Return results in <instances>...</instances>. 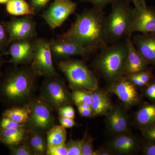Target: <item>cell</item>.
I'll list each match as a JSON object with an SVG mask.
<instances>
[{"mask_svg":"<svg viewBox=\"0 0 155 155\" xmlns=\"http://www.w3.org/2000/svg\"><path fill=\"white\" fill-rule=\"evenodd\" d=\"M117 0H82V2L91 3L97 8L104 9L108 5L112 4Z\"/></svg>","mask_w":155,"mask_h":155,"instance_id":"38","label":"cell"},{"mask_svg":"<svg viewBox=\"0 0 155 155\" xmlns=\"http://www.w3.org/2000/svg\"><path fill=\"white\" fill-rule=\"evenodd\" d=\"M45 134L29 131L26 142L33 155H46L47 149V143Z\"/></svg>","mask_w":155,"mask_h":155,"instance_id":"23","label":"cell"},{"mask_svg":"<svg viewBox=\"0 0 155 155\" xmlns=\"http://www.w3.org/2000/svg\"><path fill=\"white\" fill-rule=\"evenodd\" d=\"M128 2L133 3L134 7L147 5L146 0H127Z\"/></svg>","mask_w":155,"mask_h":155,"instance_id":"44","label":"cell"},{"mask_svg":"<svg viewBox=\"0 0 155 155\" xmlns=\"http://www.w3.org/2000/svg\"><path fill=\"white\" fill-rule=\"evenodd\" d=\"M36 76L30 67L14 66L0 78V100L11 107L27 104L33 97Z\"/></svg>","mask_w":155,"mask_h":155,"instance_id":"2","label":"cell"},{"mask_svg":"<svg viewBox=\"0 0 155 155\" xmlns=\"http://www.w3.org/2000/svg\"><path fill=\"white\" fill-rule=\"evenodd\" d=\"M47 147L65 144L67 139V130L62 125H54L47 132Z\"/></svg>","mask_w":155,"mask_h":155,"instance_id":"25","label":"cell"},{"mask_svg":"<svg viewBox=\"0 0 155 155\" xmlns=\"http://www.w3.org/2000/svg\"><path fill=\"white\" fill-rule=\"evenodd\" d=\"M127 41V54L123 75H129L149 69L150 64L134 45L131 36L125 38Z\"/></svg>","mask_w":155,"mask_h":155,"instance_id":"17","label":"cell"},{"mask_svg":"<svg viewBox=\"0 0 155 155\" xmlns=\"http://www.w3.org/2000/svg\"><path fill=\"white\" fill-rule=\"evenodd\" d=\"M87 134V132L86 131L83 138L81 140H75L71 138L66 143L68 150V155H81V147Z\"/></svg>","mask_w":155,"mask_h":155,"instance_id":"28","label":"cell"},{"mask_svg":"<svg viewBox=\"0 0 155 155\" xmlns=\"http://www.w3.org/2000/svg\"><path fill=\"white\" fill-rule=\"evenodd\" d=\"M10 0H0V4H7Z\"/></svg>","mask_w":155,"mask_h":155,"instance_id":"46","label":"cell"},{"mask_svg":"<svg viewBox=\"0 0 155 155\" xmlns=\"http://www.w3.org/2000/svg\"><path fill=\"white\" fill-rule=\"evenodd\" d=\"M137 77L140 79L142 81L146 84H147L154 77L153 74V69L149 68L146 70L142 71L139 73H136Z\"/></svg>","mask_w":155,"mask_h":155,"instance_id":"37","label":"cell"},{"mask_svg":"<svg viewBox=\"0 0 155 155\" xmlns=\"http://www.w3.org/2000/svg\"><path fill=\"white\" fill-rule=\"evenodd\" d=\"M4 63V60H3L2 56H0V70H1V67H2Z\"/></svg>","mask_w":155,"mask_h":155,"instance_id":"45","label":"cell"},{"mask_svg":"<svg viewBox=\"0 0 155 155\" xmlns=\"http://www.w3.org/2000/svg\"><path fill=\"white\" fill-rule=\"evenodd\" d=\"M127 0H117L112 5L110 13L106 17L108 43H116L128 36L134 8Z\"/></svg>","mask_w":155,"mask_h":155,"instance_id":"4","label":"cell"},{"mask_svg":"<svg viewBox=\"0 0 155 155\" xmlns=\"http://www.w3.org/2000/svg\"><path fill=\"white\" fill-rule=\"evenodd\" d=\"M76 8L77 4L71 0H54L41 16L50 28L55 29L63 25Z\"/></svg>","mask_w":155,"mask_h":155,"instance_id":"10","label":"cell"},{"mask_svg":"<svg viewBox=\"0 0 155 155\" xmlns=\"http://www.w3.org/2000/svg\"><path fill=\"white\" fill-rule=\"evenodd\" d=\"M140 130L145 141L155 142V123Z\"/></svg>","mask_w":155,"mask_h":155,"instance_id":"32","label":"cell"},{"mask_svg":"<svg viewBox=\"0 0 155 155\" xmlns=\"http://www.w3.org/2000/svg\"><path fill=\"white\" fill-rule=\"evenodd\" d=\"M10 43V36L5 22L0 20V51L4 54Z\"/></svg>","mask_w":155,"mask_h":155,"instance_id":"27","label":"cell"},{"mask_svg":"<svg viewBox=\"0 0 155 155\" xmlns=\"http://www.w3.org/2000/svg\"><path fill=\"white\" fill-rule=\"evenodd\" d=\"M32 16L13 17L10 21L5 22L10 36V43L16 40L37 38L36 23Z\"/></svg>","mask_w":155,"mask_h":155,"instance_id":"12","label":"cell"},{"mask_svg":"<svg viewBox=\"0 0 155 155\" xmlns=\"http://www.w3.org/2000/svg\"><path fill=\"white\" fill-rule=\"evenodd\" d=\"M124 39L100 49L94 60L95 68L110 83L123 75L127 54V41Z\"/></svg>","mask_w":155,"mask_h":155,"instance_id":"3","label":"cell"},{"mask_svg":"<svg viewBox=\"0 0 155 155\" xmlns=\"http://www.w3.org/2000/svg\"><path fill=\"white\" fill-rule=\"evenodd\" d=\"M137 32L155 33V7L147 5L134 7L128 36Z\"/></svg>","mask_w":155,"mask_h":155,"instance_id":"11","label":"cell"},{"mask_svg":"<svg viewBox=\"0 0 155 155\" xmlns=\"http://www.w3.org/2000/svg\"><path fill=\"white\" fill-rule=\"evenodd\" d=\"M93 142L94 138L87 134L81 147V155H94Z\"/></svg>","mask_w":155,"mask_h":155,"instance_id":"30","label":"cell"},{"mask_svg":"<svg viewBox=\"0 0 155 155\" xmlns=\"http://www.w3.org/2000/svg\"><path fill=\"white\" fill-rule=\"evenodd\" d=\"M46 155H68V150L66 143L47 147Z\"/></svg>","mask_w":155,"mask_h":155,"instance_id":"35","label":"cell"},{"mask_svg":"<svg viewBox=\"0 0 155 155\" xmlns=\"http://www.w3.org/2000/svg\"><path fill=\"white\" fill-rule=\"evenodd\" d=\"M141 140L130 133L115 136L107 143V148L114 154L128 155L134 153L140 149Z\"/></svg>","mask_w":155,"mask_h":155,"instance_id":"16","label":"cell"},{"mask_svg":"<svg viewBox=\"0 0 155 155\" xmlns=\"http://www.w3.org/2000/svg\"><path fill=\"white\" fill-rule=\"evenodd\" d=\"M28 103L31 113L25 126L29 131L46 134L55 125L52 111L39 97L32 98Z\"/></svg>","mask_w":155,"mask_h":155,"instance_id":"7","label":"cell"},{"mask_svg":"<svg viewBox=\"0 0 155 155\" xmlns=\"http://www.w3.org/2000/svg\"><path fill=\"white\" fill-rule=\"evenodd\" d=\"M91 91V106L94 116H106L113 107L107 92L99 87Z\"/></svg>","mask_w":155,"mask_h":155,"instance_id":"20","label":"cell"},{"mask_svg":"<svg viewBox=\"0 0 155 155\" xmlns=\"http://www.w3.org/2000/svg\"><path fill=\"white\" fill-rule=\"evenodd\" d=\"M39 97L52 111H58L62 107L71 105L74 103L72 94L59 75L46 77L41 88Z\"/></svg>","mask_w":155,"mask_h":155,"instance_id":"6","label":"cell"},{"mask_svg":"<svg viewBox=\"0 0 155 155\" xmlns=\"http://www.w3.org/2000/svg\"><path fill=\"white\" fill-rule=\"evenodd\" d=\"M129 78V80L135 85L137 87H143L145 86L146 84L142 81L140 79L137 75L136 74H132L129 75H125Z\"/></svg>","mask_w":155,"mask_h":155,"instance_id":"41","label":"cell"},{"mask_svg":"<svg viewBox=\"0 0 155 155\" xmlns=\"http://www.w3.org/2000/svg\"><path fill=\"white\" fill-rule=\"evenodd\" d=\"M79 114L81 116L85 117H92L94 116L92 109L78 108Z\"/></svg>","mask_w":155,"mask_h":155,"instance_id":"42","label":"cell"},{"mask_svg":"<svg viewBox=\"0 0 155 155\" xmlns=\"http://www.w3.org/2000/svg\"><path fill=\"white\" fill-rule=\"evenodd\" d=\"M6 4L7 12L13 16L35 15L29 4L25 0H10Z\"/></svg>","mask_w":155,"mask_h":155,"instance_id":"24","label":"cell"},{"mask_svg":"<svg viewBox=\"0 0 155 155\" xmlns=\"http://www.w3.org/2000/svg\"><path fill=\"white\" fill-rule=\"evenodd\" d=\"M51 47L53 55L58 58L74 56L87 57L96 51L83 47L75 42L60 37L51 41Z\"/></svg>","mask_w":155,"mask_h":155,"instance_id":"14","label":"cell"},{"mask_svg":"<svg viewBox=\"0 0 155 155\" xmlns=\"http://www.w3.org/2000/svg\"><path fill=\"white\" fill-rule=\"evenodd\" d=\"M106 15L103 10L93 7L76 16L67 32L59 37L72 41L87 48L95 50L108 45Z\"/></svg>","mask_w":155,"mask_h":155,"instance_id":"1","label":"cell"},{"mask_svg":"<svg viewBox=\"0 0 155 155\" xmlns=\"http://www.w3.org/2000/svg\"><path fill=\"white\" fill-rule=\"evenodd\" d=\"M131 40L148 64L155 68V33L137 34Z\"/></svg>","mask_w":155,"mask_h":155,"instance_id":"18","label":"cell"},{"mask_svg":"<svg viewBox=\"0 0 155 155\" xmlns=\"http://www.w3.org/2000/svg\"><path fill=\"white\" fill-rule=\"evenodd\" d=\"M58 67L67 77L73 90H94L98 88V82L94 73L82 61L69 60L60 61Z\"/></svg>","mask_w":155,"mask_h":155,"instance_id":"5","label":"cell"},{"mask_svg":"<svg viewBox=\"0 0 155 155\" xmlns=\"http://www.w3.org/2000/svg\"><path fill=\"white\" fill-rule=\"evenodd\" d=\"M114 154L109 149L102 148L98 149L95 150L94 155H110Z\"/></svg>","mask_w":155,"mask_h":155,"instance_id":"43","label":"cell"},{"mask_svg":"<svg viewBox=\"0 0 155 155\" xmlns=\"http://www.w3.org/2000/svg\"><path fill=\"white\" fill-rule=\"evenodd\" d=\"M51 0H28V4L35 14H36L47 6Z\"/></svg>","mask_w":155,"mask_h":155,"instance_id":"33","label":"cell"},{"mask_svg":"<svg viewBox=\"0 0 155 155\" xmlns=\"http://www.w3.org/2000/svg\"><path fill=\"white\" fill-rule=\"evenodd\" d=\"M29 131L26 126L0 131V142L6 146L17 147L25 143Z\"/></svg>","mask_w":155,"mask_h":155,"instance_id":"19","label":"cell"},{"mask_svg":"<svg viewBox=\"0 0 155 155\" xmlns=\"http://www.w3.org/2000/svg\"><path fill=\"white\" fill-rule=\"evenodd\" d=\"M106 116V127L109 133L115 136L129 133V118L124 106L117 105L113 107Z\"/></svg>","mask_w":155,"mask_h":155,"instance_id":"15","label":"cell"},{"mask_svg":"<svg viewBox=\"0 0 155 155\" xmlns=\"http://www.w3.org/2000/svg\"><path fill=\"white\" fill-rule=\"evenodd\" d=\"M36 38L22 39L10 42L4 54L11 56L9 63L14 66L31 63Z\"/></svg>","mask_w":155,"mask_h":155,"instance_id":"13","label":"cell"},{"mask_svg":"<svg viewBox=\"0 0 155 155\" xmlns=\"http://www.w3.org/2000/svg\"><path fill=\"white\" fill-rule=\"evenodd\" d=\"M134 120L140 130L155 123V103L142 105L136 113Z\"/></svg>","mask_w":155,"mask_h":155,"instance_id":"21","label":"cell"},{"mask_svg":"<svg viewBox=\"0 0 155 155\" xmlns=\"http://www.w3.org/2000/svg\"><path fill=\"white\" fill-rule=\"evenodd\" d=\"M30 67L37 76L59 75L53 65L51 41L45 38L35 39Z\"/></svg>","mask_w":155,"mask_h":155,"instance_id":"8","label":"cell"},{"mask_svg":"<svg viewBox=\"0 0 155 155\" xmlns=\"http://www.w3.org/2000/svg\"><path fill=\"white\" fill-rule=\"evenodd\" d=\"M107 90L109 92L114 94L119 98L126 109L141 102V97L137 87L125 75H122L110 82Z\"/></svg>","mask_w":155,"mask_h":155,"instance_id":"9","label":"cell"},{"mask_svg":"<svg viewBox=\"0 0 155 155\" xmlns=\"http://www.w3.org/2000/svg\"><path fill=\"white\" fill-rule=\"evenodd\" d=\"M31 110L29 104L22 106H14L7 109L2 116L8 117L14 122L25 124L30 118Z\"/></svg>","mask_w":155,"mask_h":155,"instance_id":"22","label":"cell"},{"mask_svg":"<svg viewBox=\"0 0 155 155\" xmlns=\"http://www.w3.org/2000/svg\"><path fill=\"white\" fill-rule=\"evenodd\" d=\"M72 95L73 102L75 105L84 103L91 105V91L82 89L73 90Z\"/></svg>","mask_w":155,"mask_h":155,"instance_id":"26","label":"cell"},{"mask_svg":"<svg viewBox=\"0 0 155 155\" xmlns=\"http://www.w3.org/2000/svg\"><path fill=\"white\" fill-rule=\"evenodd\" d=\"M142 88L143 96L152 103H155V77Z\"/></svg>","mask_w":155,"mask_h":155,"instance_id":"29","label":"cell"},{"mask_svg":"<svg viewBox=\"0 0 155 155\" xmlns=\"http://www.w3.org/2000/svg\"><path fill=\"white\" fill-rule=\"evenodd\" d=\"M11 155H32L31 150L27 143L25 142L23 144L17 147L11 148Z\"/></svg>","mask_w":155,"mask_h":155,"instance_id":"34","label":"cell"},{"mask_svg":"<svg viewBox=\"0 0 155 155\" xmlns=\"http://www.w3.org/2000/svg\"><path fill=\"white\" fill-rule=\"evenodd\" d=\"M58 114L60 117H66L74 119L75 117V112L74 108L70 105L64 106L59 109Z\"/></svg>","mask_w":155,"mask_h":155,"instance_id":"36","label":"cell"},{"mask_svg":"<svg viewBox=\"0 0 155 155\" xmlns=\"http://www.w3.org/2000/svg\"><path fill=\"white\" fill-rule=\"evenodd\" d=\"M142 152L145 155H155V142L145 141L142 144Z\"/></svg>","mask_w":155,"mask_h":155,"instance_id":"39","label":"cell"},{"mask_svg":"<svg viewBox=\"0 0 155 155\" xmlns=\"http://www.w3.org/2000/svg\"><path fill=\"white\" fill-rule=\"evenodd\" d=\"M58 119L61 125L65 128H71L75 125L74 119L62 117H59Z\"/></svg>","mask_w":155,"mask_h":155,"instance_id":"40","label":"cell"},{"mask_svg":"<svg viewBox=\"0 0 155 155\" xmlns=\"http://www.w3.org/2000/svg\"><path fill=\"white\" fill-rule=\"evenodd\" d=\"M25 126V124L17 123L8 117L2 116V118L0 122V131Z\"/></svg>","mask_w":155,"mask_h":155,"instance_id":"31","label":"cell"}]
</instances>
